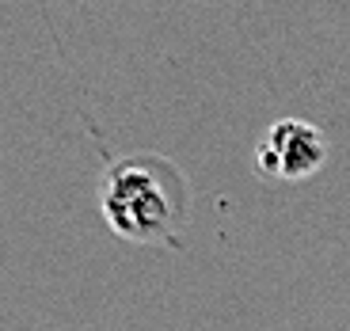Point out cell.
Here are the masks:
<instances>
[{
	"label": "cell",
	"instance_id": "cell-1",
	"mask_svg": "<svg viewBox=\"0 0 350 331\" xmlns=\"http://www.w3.org/2000/svg\"><path fill=\"white\" fill-rule=\"evenodd\" d=\"M99 209L114 236L145 248H167L187 225L191 187L167 157L133 153L107 168L99 183Z\"/></svg>",
	"mask_w": 350,
	"mask_h": 331
},
{
	"label": "cell",
	"instance_id": "cell-2",
	"mask_svg": "<svg viewBox=\"0 0 350 331\" xmlns=\"http://www.w3.org/2000/svg\"><path fill=\"white\" fill-rule=\"evenodd\" d=\"M327 133L305 118H278L262 130L255 145V168L267 179L305 183L327 164Z\"/></svg>",
	"mask_w": 350,
	"mask_h": 331
}]
</instances>
